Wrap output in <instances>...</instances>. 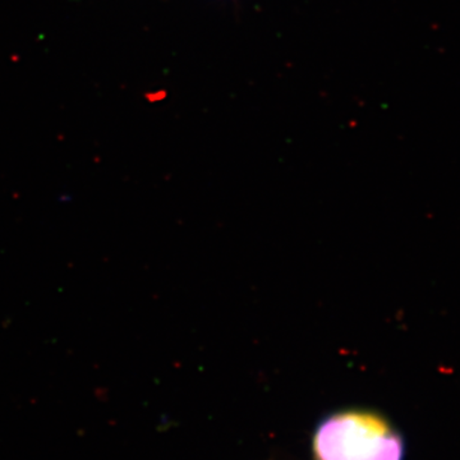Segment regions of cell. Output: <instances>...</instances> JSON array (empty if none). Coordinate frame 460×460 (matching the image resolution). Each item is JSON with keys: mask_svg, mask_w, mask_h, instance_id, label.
I'll use <instances>...</instances> for the list:
<instances>
[{"mask_svg": "<svg viewBox=\"0 0 460 460\" xmlns=\"http://www.w3.org/2000/svg\"><path fill=\"white\" fill-rule=\"evenodd\" d=\"M311 452L314 460H404L405 445L383 414L348 408L317 423Z\"/></svg>", "mask_w": 460, "mask_h": 460, "instance_id": "6da1fadb", "label": "cell"}]
</instances>
